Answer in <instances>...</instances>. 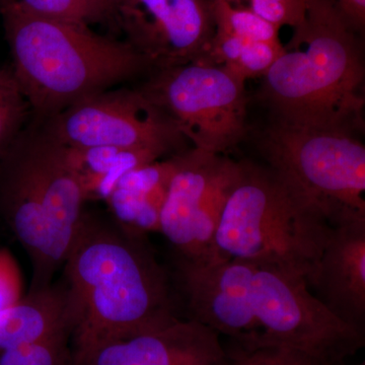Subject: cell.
I'll use <instances>...</instances> for the list:
<instances>
[{
  "mask_svg": "<svg viewBox=\"0 0 365 365\" xmlns=\"http://www.w3.org/2000/svg\"><path fill=\"white\" fill-rule=\"evenodd\" d=\"M252 11L277 28H297L306 18L307 0H249Z\"/></svg>",
  "mask_w": 365,
  "mask_h": 365,
  "instance_id": "23",
  "label": "cell"
},
{
  "mask_svg": "<svg viewBox=\"0 0 365 365\" xmlns=\"http://www.w3.org/2000/svg\"><path fill=\"white\" fill-rule=\"evenodd\" d=\"M307 283L336 317L364 334L365 216L333 225Z\"/></svg>",
  "mask_w": 365,
  "mask_h": 365,
  "instance_id": "13",
  "label": "cell"
},
{
  "mask_svg": "<svg viewBox=\"0 0 365 365\" xmlns=\"http://www.w3.org/2000/svg\"><path fill=\"white\" fill-rule=\"evenodd\" d=\"M216 28L248 42H280V29L264 20L249 7L235 6L225 0H212Z\"/></svg>",
  "mask_w": 365,
  "mask_h": 365,
  "instance_id": "19",
  "label": "cell"
},
{
  "mask_svg": "<svg viewBox=\"0 0 365 365\" xmlns=\"http://www.w3.org/2000/svg\"><path fill=\"white\" fill-rule=\"evenodd\" d=\"M356 365H365V364H364V361H362V362H360V364H356Z\"/></svg>",
  "mask_w": 365,
  "mask_h": 365,
  "instance_id": "26",
  "label": "cell"
},
{
  "mask_svg": "<svg viewBox=\"0 0 365 365\" xmlns=\"http://www.w3.org/2000/svg\"><path fill=\"white\" fill-rule=\"evenodd\" d=\"M36 121L67 148H150L167 155L187 150L174 122L139 88L100 91Z\"/></svg>",
  "mask_w": 365,
  "mask_h": 365,
  "instance_id": "8",
  "label": "cell"
},
{
  "mask_svg": "<svg viewBox=\"0 0 365 365\" xmlns=\"http://www.w3.org/2000/svg\"><path fill=\"white\" fill-rule=\"evenodd\" d=\"M239 162L191 148L178 153L176 172L160 215V232L175 261L217 257L213 242Z\"/></svg>",
  "mask_w": 365,
  "mask_h": 365,
  "instance_id": "9",
  "label": "cell"
},
{
  "mask_svg": "<svg viewBox=\"0 0 365 365\" xmlns=\"http://www.w3.org/2000/svg\"><path fill=\"white\" fill-rule=\"evenodd\" d=\"M117 26L151 71L204 62L215 34L212 0H120Z\"/></svg>",
  "mask_w": 365,
  "mask_h": 365,
  "instance_id": "10",
  "label": "cell"
},
{
  "mask_svg": "<svg viewBox=\"0 0 365 365\" xmlns=\"http://www.w3.org/2000/svg\"><path fill=\"white\" fill-rule=\"evenodd\" d=\"M252 300L259 336L248 348L287 346L325 365H344L364 346V334L336 317L297 274L257 267Z\"/></svg>",
  "mask_w": 365,
  "mask_h": 365,
  "instance_id": "7",
  "label": "cell"
},
{
  "mask_svg": "<svg viewBox=\"0 0 365 365\" xmlns=\"http://www.w3.org/2000/svg\"><path fill=\"white\" fill-rule=\"evenodd\" d=\"M32 109L11 63L0 66V158L32 120Z\"/></svg>",
  "mask_w": 365,
  "mask_h": 365,
  "instance_id": "18",
  "label": "cell"
},
{
  "mask_svg": "<svg viewBox=\"0 0 365 365\" xmlns=\"http://www.w3.org/2000/svg\"><path fill=\"white\" fill-rule=\"evenodd\" d=\"M73 365L101 346L180 319L174 281L146 235L85 212L64 261Z\"/></svg>",
  "mask_w": 365,
  "mask_h": 365,
  "instance_id": "1",
  "label": "cell"
},
{
  "mask_svg": "<svg viewBox=\"0 0 365 365\" xmlns=\"http://www.w3.org/2000/svg\"><path fill=\"white\" fill-rule=\"evenodd\" d=\"M333 225L267 165L241 160L215 235L216 256L309 279Z\"/></svg>",
  "mask_w": 365,
  "mask_h": 365,
  "instance_id": "4",
  "label": "cell"
},
{
  "mask_svg": "<svg viewBox=\"0 0 365 365\" xmlns=\"http://www.w3.org/2000/svg\"><path fill=\"white\" fill-rule=\"evenodd\" d=\"M66 148L67 158L81 182L86 202L106 201L125 174L167 157L162 151L150 148Z\"/></svg>",
  "mask_w": 365,
  "mask_h": 365,
  "instance_id": "16",
  "label": "cell"
},
{
  "mask_svg": "<svg viewBox=\"0 0 365 365\" xmlns=\"http://www.w3.org/2000/svg\"><path fill=\"white\" fill-rule=\"evenodd\" d=\"M349 25L361 33L365 25V0H329Z\"/></svg>",
  "mask_w": 365,
  "mask_h": 365,
  "instance_id": "25",
  "label": "cell"
},
{
  "mask_svg": "<svg viewBox=\"0 0 365 365\" xmlns=\"http://www.w3.org/2000/svg\"><path fill=\"white\" fill-rule=\"evenodd\" d=\"M356 34L329 0H307L306 18L259 90L274 121L364 131V66Z\"/></svg>",
  "mask_w": 365,
  "mask_h": 365,
  "instance_id": "2",
  "label": "cell"
},
{
  "mask_svg": "<svg viewBox=\"0 0 365 365\" xmlns=\"http://www.w3.org/2000/svg\"><path fill=\"white\" fill-rule=\"evenodd\" d=\"M177 165L178 153L125 174L105 201L113 220L132 234L160 232L163 204Z\"/></svg>",
  "mask_w": 365,
  "mask_h": 365,
  "instance_id": "14",
  "label": "cell"
},
{
  "mask_svg": "<svg viewBox=\"0 0 365 365\" xmlns=\"http://www.w3.org/2000/svg\"><path fill=\"white\" fill-rule=\"evenodd\" d=\"M227 351L230 365H325L312 355L287 346L244 348L232 344Z\"/></svg>",
  "mask_w": 365,
  "mask_h": 365,
  "instance_id": "21",
  "label": "cell"
},
{
  "mask_svg": "<svg viewBox=\"0 0 365 365\" xmlns=\"http://www.w3.org/2000/svg\"><path fill=\"white\" fill-rule=\"evenodd\" d=\"M71 333L66 290L61 281L30 289L0 313V351Z\"/></svg>",
  "mask_w": 365,
  "mask_h": 365,
  "instance_id": "15",
  "label": "cell"
},
{
  "mask_svg": "<svg viewBox=\"0 0 365 365\" xmlns=\"http://www.w3.org/2000/svg\"><path fill=\"white\" fill-rule=\"evenodd\" d=\"M0 365H73L71 333L0 351Z\"/></svg>",
  "mask_w": 365,
  "mask_h": 365,
  "instance_id": "20",
  "label": "cell"
},
{
  "mask_svg": "<svg viewBox=\"0 0 365 365\" xmlns=\"http://www.w3.org/2000/svg\"><path fill=\"white\" fill-rule=\"evenodd\" d=\"M284 50L281 42H247L239 58L228 66H223L245 81L249 78H264Z\"/></svg>",
  "mask_w": 365,
  "mask_h": 365,
  "instance_id": "22",
  "label": "cell"
},
{
  "mask_svg": "<svg viewBox=\"0 0 365 365\" xmlns=\"http://www.w3.org/2000/svg\"><path fill=\"white\" fill-rule=\"evenodd\" d=\"M21 276L11 253L0 250V313L21 299Z\"/></svg>",
  "mask_w": 365,
  "mask_h": 365,
  "instance_id": "24",
  "label": "cell"
},
{
  "mask_svg": "<svg viewBox=\"0 0 365 365\" xmlns=\"http://www.w3.org/2000/svg\"><path fill=\"white\" fill-rule=\"evenodd\" d=\"M245 83L225 67L192 62L153 71L138 88L192 148L222 155L246 134Z\"/></svg>",
  "mask_w": 365,
  "mask_h": 365,
  "instance_id": "6",
  "label": "cell"
},
{
  "mask_svg": "<svg viewBox=\"0 0 365 365\" xmlns=\"http://www.w3.org/2000/svg\"><path fill=\"white\" fill-rule=\"evenodd\" d=\"M175 265V287L188 319L227 336L232 344L248 348L256 343L259 327L252 300L256 265L218 256Z\"/></svg>",
  "mask_w": 365,
  "mask_h": 365,
  "instance_id": "11",
  "label": "cell"
},
{
  "mask_svg": "<svg viewBox=\"0 0 365 365\" xmlns=\"http://www.w3.org/2000/svg\"><path fill=\"white\" fill-rule=\"evenodd\" d=\"M258 148L266 165L331 225L365 216V146L359 134L272 120Z\"/></svg>",
  "mask_w": 365,
  "mask_h": 365,
  "instance_id": "5",
  "label": "cell"
},
{
  "mask_svg": "<svg viewBox=\"0 0 365 365\" xmlns=\"http://www.w3.org/2000/svg\"><path fill=\"white\" fill-rule=\"evenodd\" d=\"M78 365H230L220 335L195 319L101 346Z\"/></svg>",
  "mask_w": 365,
  "mask_h": 365,
  "instance_id": "12",
  "label": "cell"
},
{
  "mask_svg": "<svg viewBox=\"0 0 365 365\" xmlns=\"http://www.w3.org/2000/svg\"><path fill=\"white\" fill-rule=\"evenodd\" d=\"M120 0H0V11L91 26L116 24Z\"/></svg>",
  "mask_w": 365,
  "mask_h": 365,
  "instance_id": "17",
  "label": "cell"
},
{
  "mask_svg": "<svg viewBox=\"0 0 365 365\" xmlns=\"http://www.w3.org/2000/svg\"><path fill=\"white\" fill-rule=\"evenodd\" d=\"M11 66L32 109L48 119L81 100L138 78L151 67L126 41L91 26L0 11Z\"/></svg>",
  "mask_w": 365,
  "mask_h": 365,
  "instance_id": "3",
  "label": "cell"
}]
</instances>
